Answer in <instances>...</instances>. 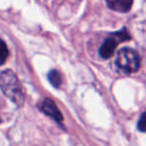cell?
Instances as JSON below:
<instances>
[{
    "label": "cell",
    "mask_w": 146,
    "mask_h": 146,
    "mask_svg": "<svg viewBox=\"0 0 146 146\" xmlns=\"http://www.w3.org/2000/svg\"><path fill=\"white\" fill-rule=\"evenodd\" d=\"M48 80L51 83V85H53L56 88L60 87L61 83H62V77H61V74L59 73V71L55 70V69L50 70V72L48 73Z\"/></svg>",
    "instance_id": "8992f818"
},
{
    "label": "cell",
    "mask_w": 146,
    "mask_h": 146,
    "mask_svg": "<svg viewBox=\"0 0 146 146\" xmlns=\"http://www.w3.org/2000/svg\"><path fill=\"white\" fill-rule=\"evenodd\" d=\"M39 108L43 113L48 115L49 117L53 118L55 121L59 122V123L63 121V115L61 114L60 110L58 109L56 104L51 99H44L39 104Z\"/></svg>",
    "instance_id": "277c9868"
},
{
    "label": "cell",
    "mask_w": 146,
    "mask_h": 146,
    "mask_svg": "<svg viewBox=\"0 0 146 146\" xmlns=\"http://www.w3.org/2000/svg\"><path fill=\"white\" fill-rule=\"evenodd\" d=\"M115 64L125 73H134L139 69L140 59L138 54L130 48H122L117 53Z\"/></svg>",
    "instance_id": "7a4b0ae2"
},
{
    "label": "cell",
    "mask_w": 146,
    "mask_h": 146,
    "mask_svg": "<svg viewBox=\"0 0 146 146\" xmlns=\"http://www.w3.org/2000/svg\"><path fill=\"white\" fill-rule=\"evenodd\" d=\"M130 35L126 31V29H123L121 31H118L113 34H111L109 37L105 39L103 44L99 48V55L104 59H108L113 55L115 48L120 42L129 40Z\"/></svg>",
    "instance_id": "3957f363"
},
{
    "label": "cell",
    "mask_w": 146,
    "mask_h": 146,
    "mask_svg": "<svg viewBox=\"0 0 146 146\" xmlns=\"http://www.w3.org/2000/svg\"><path fill=\"white\" fill-rule=\"evenodd\" d=\"M0 88L7 98L17 106L24 103V92L17 76L11 70H4L0 73Z\"/></svg>",
    "instance_id": "6da1fadb"
},
{
    "label": "cell",
    "mask_w": 146,
    "mask_h": 146,
    "mask_svg": "<svg viewBox=\"0 0 146 146\" xmlns=\"http://www.w3.org/2000/svg\"><path fill=\"white\" fill-rule=\"evenodd\" d=\"M137 128L139 131L141 132H146V111L142 113V115L140 116L139 120L137 123Z\"/></svg>",
    "instance_id": "ba28073f"
},
{
    "label": "cell",
    "mask_w": 146,
    "mask_h": 146,
    "mask_svg": "<svg viewBox=\"0 0 146 146\" xmlns=\"http://www.w3.org/2000/svg\"><path fill=\"white\" fill-rule=\"evenodd\" d=\"M8 55H9V51L8 48H7V45L5 44V42L2 39H0V65L4 64Z\"/></svg>",
    "instance_id": "52a82bcc"
},
{
    "label": "cell",
    "mask_w": 146,
    "mask_h": 146,
    "mask_svg": "<svg viewBox=\"0 0 146 146\" xmlns=\"http://www.w3.org/2000/svg\"><path fill=\"white\" fill-rule=\"evenodd\" d=\"M106 4L112 10L119 11V12H127L130 10L133 2L126 1V0H120V1H107Z\"/></svg>",
    "instance_id": "5b68a950"
}]
</instances>
